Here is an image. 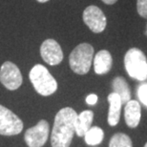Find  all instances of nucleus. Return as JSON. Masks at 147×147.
<instances>
[{"label": "nucleus", "instance_id": "obj_1", "mask_svg": "<svg viewBox=\"0 0 147 147\" xmlns=\"http://www.w3.org/2000/svg\"><path fill=\"white\" fill-rule=\"evenodd\" d=\"M76 112L71 107H65L58 111L52 131V147H70L76 133Z\"/></svg>", "mask_w": 147, "mask_h": 147}, {"label": "nucleus", "instance_id": "obj_2", "mask_svg": "<svg viewBox=\"0 0 147 147\" xmlns=\"http://www.w3.org/2000/svg\"><path fill=\"white\" fill-rule=\"evenodd\" d=\"M29 78L36 91L41 96H51L57 90V80L48 69L41 64H36L32 68L29 74Z\"/></svg>", "mask_w": 147, "mask_h": 147}, {"label": "nucleus", "instance_id": "obj_3", "mask_svg": "<svg viewBox=\"0 0 147 147\" xmlns=\"http://www.w3.org/2000/svg\"><path fill=\"white\" fill-rule=\"evenodd\" d=\"M93 57V46L89 43H80L70 54V67L73 72L78 75H86L92 66Z\"/></svg>", "mask_w": 147, "mask_h": 147}, {"label": "nucleus", "instance_id": "obj_4", "mask_svg": "<svg viewBox=\"0 0 147 147\" xmlns=\"http://www.w3.org/2000/svg\"><path fill=\"white\" fill-rule=\"evenodd\" d=\"M124 66L128 75L135 79H147V58L142 50L131 48L124 57Z\"/></svg>", "mask_w": 147, "mask_h": 147}, {"label": "nucleus", "instance_id": "obj_5", "mask_svg": "<svg viewBox=\"0 0 147 147\" xmlns=\"http://www.w3.org/2000/svg\"><path fill=\"white\" fill-rule=\"evenodd\" d=\"M23 129L22 120L10 109L0 105V135L14 136Z\"/></svg>", "mask_w": 147, "mask_h": 147}, {"label": "nucleus", "instance_id": "obj_6", "mask_svg": "<svg viewBox=\"0 0 147 147\" xmlns=\"http://www.w3.org/2000/svg\"><path fill=\"white\" fill-rule=\"evenodd\" d=\"M82 19L85 25L93 33L100 34L107 26V18L104 13L95 5L88 6L82 13Z\"/></svg>", "mask_w": 147, "mask_h": 147}, {"label": "nucleus", "instance_id": "obj_7", "mask_svg": "<svg viewBox=\"0 0 147 147\" xmlns=\"http://www.w3.org/2000/svg\"><path fill=\"white\" fill-rule=\"evenodd\" d=\"M23 78L19 68L11 61H6L0 68V82L10 91L21 86Z\"/></svg>", "mask_w": 147, "mask_h": 147}, {"label": "nucleus", "instance_id": "obj_8", "mask_svg": "<svg viewBox=\"0 0 147 147\" xmlns=\"http://www.w3.org/2000/svg\"><path fill=\"white\" fill-rule=\"evenodd\" d=\"M50 126L46 120H40L36 126L25 132L24 139L29 147H42L49 137Z\"/></svg>", "mask_w": 147, "mask_h": 147}, {"label": "nucleus", "instance_id": "obj_9", "mask_svg": "<svg viewBox=\"0 0 147 147\" xmlns=\"http://www.w3.org/2000/svg\"><path fill=\"white\" fill-rule=\"evenodd\" d=\"M40 55L42 59L51 66L58 65L63 60V52L57 40L49 38L43 41L40 46Z\"/></svg>", "mask_w": 147, "mask_h": 147}, {"label": "nucleus", "instance_id": "obj_10", "mask_svg": "<svg viewBox=\"0 0 147 147\" xmlns=\"http://www.w3.org/2000/svg\"><path fill=\"white\" fill-rule=\"evenodd\" d=\"M113 65V58L109 51L101 50L94 57V69L98 75L109 73Z\"/></svg>", "mask_w": 147, "mask_h": 147}, {"label": "nucleus", "instance_id": "obj_11", "mask_svg": "<svg viewBox=\"0 0 147 147\" xmlns=\"http://www.w3.org/2000/svg\"><path fill=\"white\" fill-rule=\"evenodd\" d=\"M140 105L137 100H129L125 105L124 119L130 128H136L140 121Z\"/></svg>", "mask_w": 147, "mask_h": 147}, {"label": "nucleus", "instance_id": "obj_12", "mask_svg": "<svg viewBox=\"0 0 147 147\" xmlns=\"http://www.w3.org/2000/svg\"><path fill=\"white\" fill-rule=\"evenodd\" d=\"M109 101V112H108V123L111 126H116L119 121L120 111H121L122 102L119 96L116 93H111L108 96Z\"/></svg>", "mask_w": 147, "mask_h": 147}, {"label": "nucleus", "instance_id": "obj_13", "mask_svg": "<svg viewBox=\"0 0 147 147\" xmlns=\"http://www.w3.org/2000/svg\"><path fill=\"white\" fill-rule=\"evenodd\" d=\"M94 119V113L91 110H85L78 115L76 119V134L78 137H84L91 128Z\"/></svg>", "mask_w": 147, "mask_h": 147}, {"label": "nucleus", "instance_id": "obj_14", "mask_svg": "<svg viewBox=\"0 0 147 147\" xmlns=\"http://www.w3.org/2000/svg\"><path fill=\"white\" fill-rule=\"evenodd\" d=\"M114 93L117 94L121 99L122 104H126L129 100H131V91L129 88L127 81L122 76H117L112 81Z\"/></svg>", "mask_w": 147, "mask_h": 147}, {"label": "nucleus", "instance_id": "obj_15", "mask_svg": "<svg viewBox=\"0 0 147 147\" xmlns=\"http://www.w3.org/2000/svg\"><path fill=\"white\" fill-rule=\"evenodd\" d=\"M104 138V133L103 130L101 128L98 127V126H93L89 130L86 132V134L84 135V140L85 142L88 145L95 146L99 144Z\"/></svg>", "mask_w": 147, "mask_h": 147}, {"label": "nucleus", "instance_id": "obj_16", "mask_svg": "<svg viewBox=\"0 0 147 147\" xmlns=\"http://www.w3.org/2000/svg\"><path fill=\"white\" fill-rule=\"evenodd\" d=\"M109 147H133L130 137L123 133L115 134L109 142Z\"/></svg>", "mask_w": 147, "mask_h": 147}, {"label": "nucleus", "instance_id": "obj_17", "mask_svg": "<svg viewBox=\"0 0 147 147\" xmlns=\"http://www.w3.org/2000/svg\"><path fill=\"white\" fill-rule=\"evenodd\" d=\"M138 96L140 102L147 107V83H143L138 88Z\"/></svg>", "mask_w": 147, "mask_h": 147}, {"label": "nucleus", "instance_id": "obj_18", "mask_svg": "<svg viewBox=\"0 0 147 147\" xmlns=\"http://www.w3.org/2000/svg\"><path fill=\"white\" fill-rule=\"evenodd\" d=\"M138 13L143 18H147V0H137Z\"/></svg>", "mask_w": 147, "mask_h": 147}, {"label": "nucleus", "instance_id": "obj_19", "mask_svg": "<svg viewBox=\"0 0 147 147\" xmlns=\"http://www.w3.org/2000/svg\"><path fill=\"white\" fill-rule=\"evenodd\" d=\"M98 102V96L95 94H91L86 98V103L89 105H95Z\"/></svg>", "mask_w": 147, "mask_h": 147}, {"label": "nucleus", "instance_id": "obj_20", "mask_svg": "<svg viewBox=\"0 0 147 147\" xmlns=\"http://www.w3.org/2000/svg\"><path fill=\"white\" fill-rule=\"evenodd\" d=\"M101 1L106 5H114L115 3H117V0H101Z\"/></svg>", "mask_w": 147, "mask_h": 147}, {"label": "nucleus", "instance_id": "obj_21", "mask_svg": "<svg viewBox=\"0 0 147 147\" xmlns=\"http://www.w3.org/2000/svg\"><path fill=\"white\" fill-rule=\"evenodd\" d=\"M36 1L39 2V3H46V2L50 1V0H36Z\"/></svg>", "mask_w": 147, "mask_h": 147}, {"label": "nucleus", "instance_id": "obj_22", "mask_svg": "<svg viewBox=\"0 0 147 147\" xmlns=\"http://www.w3.org/2000/svg\"><path fill=\"white\" fill-rule=\"evenodd\" d=\"M144 34L147 36V24H146V28H145V32H144Z\"/></svg>", "mask_w": 147, "mask_h": 147}, {"label": "nucleus", "instance_id": "obj_23", "mask_svg": "<svg viewBox=\"0 0 147 147\" xmlns=\"http://www.w3.org/2000/svg\"><path fill=\"white\" fill-rule=\"evenodd\" d=\"M144 147H147V142L145 143V145H144Z\"/></svg>", "mask_w": 147, "mask_h": 147}]
</instances>
